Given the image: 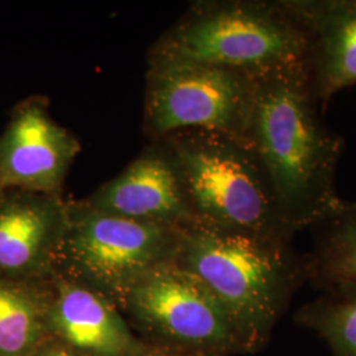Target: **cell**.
Returning a JSON list of instances; mask_svg holds the SVG:
<instances>
[{
	"mask_svg": "<svg viewBox=\"0 0 356 356\" xmlns=\"http://www.w3.org/2000/svg\"><path fill=\"white\" fill-rule=\"evenodd\" d=\"M305 66L257 76L247 140L267 170L292 232L314 227L343 201L337 170L344 141L323 122Z\"/></svg>",
	"mask_w": 356,
	"mask_h": 356,
	"instance_id": "cell-1",
	"label": "cell"
},
{
	"mask_svg": "<svg viewBox=\"0 0 356 356\" xmlns=\"http://www.w3.org/2000/svg\"><path fill=\"white\" fill-rule=\"evenodd\" d=\"M292 241L193 223L182 229L176 263L223 306L245 350L266 343L298 285L305 260Z\"/></svg>",
	"mask_w": 356,
	"mask_h": 356,
	"instance_id": "cell-2",
	"label": "cell"
},
{
	"mask_svg": "<svg viewBox=\"0 0 356 356\" xmlns=\"http://www.w3.org/2000/svg\"><path fill=\"white\" fill-rule=\"evenodd\" d=\"M197 223L292 241L267 170L250 141L186 129L161 139Z\"/></svg>",
	"mask_w": 356,
	"mask_h": 356,
	"instance_id": "cell-3",
	"label": "cell"
},
{
	"mask_svg": "<svg viewBox=\"0 0 356 356\" xmlns=\"http://www.w3.org/2000/svg\"><path fill=\"white\" fill-rule=\"evenodd\" d=\"M307 33L288 0L204 1L172 26L151 57L225 66L256 76L305 66Z\"/></svg>",
	"mask_w": 356,
	"mask_h": 356,
	"instance_id": "cell-4",
	"label": "cell"
},
{
	"mask_svg": "<svg viewBox=\"0 0 356 356\" xmlns=\"http://www.w3.org/2000/svg\"><path fill=\"white\" fill-rule=\"evenodd\" d=\"M182 229L98 211L67 201L66 222L54 263L98 292L127 300L152 269L176 261Z\"/></svg>",
	"mask_w": 356,
	"mask_h": 356,
	"instance_id": "cell-5",
	"label": "cell"
},
{
	"mask_svg": "<svg viewBox=\"0 0 356 356\" xmlns=\"http://www.w3.org/2000/svg\"><path fill=\"white\" fill-rule=\"evenodd\" d=\"M257 76L225 66L149 57L145 131L156 140L186 129L247 140Z\"/></svg>",
	"mask_w": 356,
	"mask_h": 356,
	"instance_id": "cell-6",
	"label": "cell"
},
{
	"mask_svg": "<svg viewBox=\"0 0 356 356\" xmlns=\"http://www.w3.org/2000/svg\"><path fill=\"white\" fill-rule=\"evenodd\" d=\"M127 301L141 318L175 339L211 350H245L214 294L176 261L147 273Z\"/></svg>",
	"mask_w": 356,
	"mask_h": 356,
	"instance_id": "cell-7",
	"label": "cell"
},
{
	"mask_svg": "<svg viewBox=\"0 0 356 356\" xmlns=\"http://www.w3.org/2000/svg\"><path fill=\"white\" fill-rule=\"evenodd\" d=\"M79 152L81 143L54 120L48 98L31 95L15 104L0 134V189L61 195Z\"/></svg>",
	"mask_w": 356,
	"mask_h": 356,
	"instance_id": "cell-8",
	"label": "cell"
},
{
	"mask_svg": "<svg viewBox=\"0 0 356 356\" xmlns=\"http://www.w3.org/2000/svg\"><path fill=\"white\" fill-rule=\"evenodd\" d=\"M90 207L134 220L184 229L195 223L177 169L165 148H147L86 200Z\"/></svg>",
	"mask_w": 356,
	"mask_h": 356,
	"instance_id": "cell-9",
	"label": "cell"
},
{
	"mask_svg": "<svg viewBox=\"0 0 356 356\" xmlns=\"http://www.w3.org/2000/svg\"><path fill=\"white\" fill-rule=\"evenodd\" d=\"M66 206L61 195L0 191V273L29 280L54 263Z\"/></svg>",
	"mask_w": 356,
	"mask_h": 356,
	"instance_id": "cell-10",
	"label": "cell"
},
{
	"mask_svg": "<svg viewBox=\"0 0 356 356\" xmlns=\"http://www.w3.org/2000/svg\"><path fill=\"white\" fill-rule=\"evenodd\" d=\"M305 26V72L325 111L342 90L356 85V0H288Z\"/></svg>",
	"mask_w": 356,
	"mask_h": 356,
	"instance_id": "cell-11",
	"label": "cell"
},
{
	"mask_svg": "<svg viewBox=\"0 0 356 356\" xmlns=\"http://www.w3.org/2000/svg\"><path fill=\"white\" fill-rule=\"evenodd\" d=\"M51 305V322L66 342L94 356H128L135 344L123 319L86 285L61 281Z\"/></svg>",
	"mask_w": 356,
	"mask_h": 356,
	"instance_id": "cell-12",
	"label": "cell"
},
{
	"mask_svg": "<svg viewBox=\"0 0 356 356\" xmlns=\"http://www.w3.org/2000/svg\"><path fill=\"white\" fill-rule=\"evenodd\" d=\"M314 227L318 238L305 260L307 279L326 289L356 284V202L342 201Z\"/></svg>",
	"mask_w": 356,
	"mask_h": 356,
	"instance_id": "cell-13",
	"label": "cell"
},
{
	"mask_svg": "<svg viewBox=\"0 0 356 356\" xmlns=\"http://www.w3.org/2000/svg\"><path fill=\"white\" fill-rule=\"evenodd\" d=\"M41 302L28 279L0 273V356H32L40 335Z\"/></svg>",
	"mask_w": 356,
	"mask_h": 356,
	"instance_id": "cell-14",
	"label": "cell"
},
{
	"mask_svg": "<svg viewBox=\"0 0 356 356\" xmlns=\"http://www.w3.org/2000/svg\"><path fill=\"white\" fill-rule=\"evenodd\" d=\"M316 301L302 306L297 322L317 332L332 356H356V284L326 289Z\"/></svg>",
	"mask_w": 356,
	"mask_h": 356,
	"instance_id": "cell-15",
	"label": "cell"
},
{
	"mask_svg": "<svg viewBox=\"0 0 356 356\" xmlns=\"http://www.w3.org/2000/svg\"><path fill=\"white\" fill-rule=\"evenodd\" d=\"M42 356H73L70 355L69 353H66L64 350H51L48 351L47 354H44Z\"/></svg>",
	"mask_w": 356,
	"mask_h": 356,
	"instance_id": "cell-16",
	"label": "cell"
},
{
	"mask_svg": "<svg viewBox=\"0 0 356 356\" xmlns=\"http://www.w3.org/2000/svg\"><path fill=\"white\" fill-rule=\"evenodd\" d=\"M0 191H1V189H0Z\"/></svg>",
	"mask_w": 356,
	"mask_h": 356,
	"instance_id": "cell-17",
	"label": "cell"
}]
</instances>
